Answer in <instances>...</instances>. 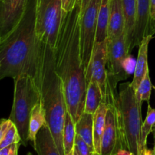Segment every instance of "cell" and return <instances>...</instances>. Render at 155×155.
<instances>
[{
	"label": "cell",
	"mask_w": 155,
	"mask_h": 155,
	"mask_svg": "<svg viewBox=\"0 0 155 155\" xmlns=\"http://www.w3.org/2000/svg\"><path fill=\"white\" fill-rule=\"evenodd\" d=\"M80 2L72 11L63 12L54 48L55 69L62 82L68 111L74 123L84 113L87 82L80 48Z\"/></svg>",
	"instance_id": "obj_1"
},
{
	"label": "cell",
	"mask_w": 155,
	"mask_h": 155,
	"mask_svg": "<svg viewBox=\"0 0 155 155\" xmlns=\"http://www.w3.org/2000/svg\"><path fill=\"white\" fill-rule=\"evenodd\" d=\"M79 0H61L62 9L64 12H69L75 8Z\"/></svg>",
	"instance_id": "obj_29"
},
{
	"label": "cell",
	"mask_w": 155,
	"mask_h": 155,
	"mask_svg": "<svg viewBox=\"0 0 155 155\" xmlns=\"http://www.w3.org/2000/svg\"><path fill=\"white\" fill-rule=\"evenodd\" d=\"M151 18V0H137V18L133 47L139 46L142 39L154 33Z\"/></svg>",
	"instance_id": "obj_12"
},
{
	"label": "cell",
	"mask_w": 155,
	"mask_h": 155,
	"mask_svg": "<svg viewBox=\"0 0 155 155\" xmlns=\"http://www.w3.org/2000/svg\"><path fill=\"white\" fill-rule=\"evenodd\" d=\"M93 125L94 114L84 112L80 120L76 123V133L94 150Z\"/></svg>",
	"instance_id": "obj_19"
},
{
	"label": "cell",
	"mask_w": 155,
	"mask_h": 155,
	"mask_svg": "<svg viewBox=\"0 0 155 155\" xmlns=\"http://www.w3.org/2000/svg\"><path fill=\"white\" fill-rule=\"evenodd\" d=\"M27 155H33V154H32V153H30V152H29V153H27Z\"/></svg>",
	"instance_id": "obj_37"
},
{
	"label": "cell",
	"mask_w": 155,
	"mask_h": 155,
	"mask_svg": "<svg viewBox=\"0 0 155 155\" xmlns=\"http://www.w3.org/2000/svg\"><path fill=\"white\" fill-rule=\"evenodd\" d=\"M151 90H152V84H151V79H150L149 70H148L139 87L135 91V94H136V97L138 101L140 104H142L143 101H147L148 103H149Z\"/></svg>",
	"instance_id": "obj_24"
},
{
	"label": "cell",
	"mask_w": 155,
	"mask_h": 155,
	"mask_svg": "<svg viewBox=\"0 0 155 155\" xmlns=\"http://www.w3.org/2000/svg\"><path fill=\"white\" fill-rule=\"evenodd\" d=\"M154 89H155V88H154Z\"/></svg>",
	"instance_id": "obj_42"
},
{
	"label": "cell",
	"mask_w": 155,
	"mask_h": 155,
	"mask_svg": "<svg viewBox=\"0 0 155 155\" xmlns=\"http://www.w3.org/2000/svg\"><path fill=\"white\" fill-rule=\"evenodd\" d=\"M15 143L22 144V141H21V138L19 134V132H18L16 126L14 124L11 127V128L9 129L8 131L7 132L4 138L2 140H0V149L5 148V147H8Z\"/></svg>",
	"instance_id": "obj_25"
},
{
	"label": "cell",
	"mask_w": 155,
	"mask_h": 155,
	"mask_svg": "<svg viewBox=\"0 0 155 155\" xmlns=\"http://www.w3.org/2000/svg\"><path fill=\"white\" fill-rule=\"evenodd\" d=\"M151 18L153 27H154V30H155V0H151Z\"/></svg>",
	"instance_id": "obj_31"
},
{
	"label": "cell",
	"mask_w": 155,
	"mask_h": 155,
	"mask_svg": "<svg viewBox=\"0 0 155 155\" xmlns=\"http://www.w3.org/2000/svg\"><path fill=\"white\" fill-rule=\"evenodd\" d=\"M107 40L104 42L95 44L92 59L86 72L87 84L90 81L97 82L102 91L104 100L107 86V71L106 70V64L107 63Z\"/></svg>",
	"instance_id": "obj_9"
},
{
	"label": "cell",
	"mask_w": 155,
	"mask_h": 155,
	"mask_svg": "<svg viewBox=\"0 0 155 155\" xmlns=\"http://www.w3.org/2000/svg\"><path fill=\"white\" fill-rule=\"evenodd\" d=\"M110 3V0H102V2H101V7L99 9V13H98V25H97L95 45L104 42L107 40Z\"/></svg>",
	"instance_id": "obj_20"
},
{
	"label": "cell",
	"mask_w": 155,
	"mask_h": 155,
	"mask_svg": "<svg viewBox=\"0 0 155 155\" xmlns=\"http://www.w3.org/2000/svg\"><path fill=\"white\" fill-rule=\"evenodd\" d=\"M41 103L46 124L49 127L61 155H65L64 148V127L68 111L63 85L55 69L54 48L42 42L40 74Z\"/></svg>",
	"instance_id": "obj_3"
},
{
	"label": "cell",
	"mask_w": 155,
	"mask_h": 155,
	"mask_svg": "<svg viewBox=\"0 0 155 155\" xmlns=\"http://www.w3.org/2000/svg\"><path fill=\"white\" fill-rule=\"evenodd\" d=\"M125 19L122 0H110L107 40H113L124 33Z\"/></svg>",
	"instance_id": "obj_13"
},
{
	"label": "cell",
	"mask_w": 155,
	"mask_h": 155,
	"mask_svg": "<svg viewBox=\"0 0 155 155\" xmlns=\"http://www.w3.org/2000/svg\"><path fill=\"white\" fill-rule=\"evenodd\" d=\"M76 136V124L69 112L67 111L64 127V148L65 154L74 149Z\"/></svg>",
	"instance_id": "obj_22"
},
{
	"label": "cell",
	"mask_w": 155,
	"mask_h": 155,
	"mask_svg": "<svg viewBox=\"0 0 155 155\" xmlns=\"http://www.w3.org/2000/svg\"><path fill=\"white\" fill-rule=\"evenodd\" d=\"M74 155H78V154H77V151H75V148H74Z\"/></svg>",
	"instance_id": "obj_36"
},
{
	"label": "cell",
	"mask_w": 155,
	"mask_h": 155,
	"mask_svg": "<svg viewBox=\"0 0 155 155\" xmlns=\"http://www.w3.org/2000/svg\"><path fill=\"white\" fill-rule=\"evenodd\" d=\"M154 150H155V143H154Z\"/></svg>",
	"instance_id": "obj_40"
},
{
	"label": "cell",
	"mask_w": 155,
	"mask_h": 155,
	"mask_svg": "<svg viewBox=\"0 0 155 155\" xmlns=\"http://www.w3.org/2000/svg\"><path fill=\"white\" fill-rule=\"evenodd\" d=\"M115 155H133L132 154L131 151H130L129 150L125 149V148H120V149L118 150L117 151V153Z\"/></svg>",
	"instance_id": "obj_34"
},
{
	"label": "cell",
	"mask_w": 155,
	"mask_h": 155,
	"mask_svg": "<svg viewBox=\"0 0 155 155\" xmlns=\"http://www.w3.org/2000/svg\"><path fill=\"white\" fill-rule=\"evenodd\" d=\"M101 2L102 0H90L80 17V48L85 72L89 68L95 47L98 13Z\"/></svg>",
	"instance_id": "obj_7"
},
{
	"label": "cell",
	"mask_w": 155,
	"mask_h": 155,
	"mask_svg": "<svg viewBox=\"0 0 155 155\" xmlns=\"http://www.w3.org/2000/svg\"><path fill=\"white\" fill-rule=\"evenodd\" d=\"M33 146L38 155H61L47 124L37 133Z\"/></svg>",
	"instance_id": "obj_16"
},
{
	"label": "cell",
	"mask_w": 155,
	"mask_h": 155,
	"mask_svg": "<svg viewBox=\"0 0 155 155\" xmlns=\"http://www.w3.org/2000/svg\"><path fill=\"white\" fill-rule=\"evenodd\" d=\"M154 143H155V141H154Z\"/></svg>",
	"instance_id": "obj_41"
},
{
	"label": "cell",
	"mask_w": 155,
	"mask_h": 155,
	"mask_svg": "<svg viewBox=\"0 0 155 155\" xmlns=\"http://www.w3.org/2000/svg\"><path fill=\"white\" fill-rule=\"evenodd\" d=\"M102 102H104V96L101 87L97 82L90 81L87 84L84 112L95 114Z\"/></svg>",
	"instance_id": "obj_18"
},
{
	"label": "cell",
	"mask_w": 155,
	"mask_h": 155,
	"mask_svg": "<svg viewBox=\"0 0 155 155\" xmlns=\"http://www.w3.org/2000/svg\"><path fill=\"white\" fill-rule=\"evenodd\" d=\"M107 63L109 70L107 71V78L109 81L117 86L119 82L127 80L128 75L125 72L123 63L128 54L125 34L113 40H107Z\"/></svg>",
	"instance_id": "obj_8"
},
{
	"label": "cell",
	"mask_w": 155,
	"mask_h": 155,
	"mask_svg": "<svg viewBox=\"0 0 155 155\" xmlns=\"http://www.w3.org/2000/svg\"><path fill=\"white\" fill-rule=\"evenodd\" d=\"M136 61H137V59L135 58L130 54L125 58L124 63H123V67H124V71L127 73V75L134 74L135 71H136Z\"/></svg>",
	"instance_id": "obj_27"
},
{
	"label": "cell",
	"mask_w": 155,
	"mask_h": 155,
	"mask_svg": "<svg viewBox=\"0 0 155 155\" xmlns=\"http://www.w3.org/2000/svg\"><path fill=\"white\" fill-rule=\"evenodd\" d=\"M74 149H73L71 152L68 153V154H66L65 155H74Z\"/></svg>",
	"instance_id": "obj_35"
},
{
	"label": "cell",
	"mask_w": 155,
	"mask_h": 155,
	"mask_svg": "<svg viewBox=\"0 0 155 155\" xmlns=\"http://www.w3.org/2000/svg\"><path fill=\"white\" fill-rule=\"evenodd\" d=\"M14 81L13 104L8 118L16 126L22 145L26 146L29 141V123L32 110L41 102L40 88L30 76H19Z\"/></svg>",
	"instance_id": "obj_5"
},
{
	"label": "cell",
	"mask_w": 155,
	"mask_h": 155,
	"mask_svg": "<svg viewBox=\"0 0 155 155\" xmlns=\"http://www.w3.org/2000/svg\"><path fill=\"white\" fill-rule=\"evenodd\" d=\"M107 108L108 107L106 103L102 102L94 114V150L95 154L98 155H101V141L105 127L106 114H107Z\"/></svg>",
	"instance_id": "obj_17"
},
{
	"label": "cell",
	"mask_w": 155,
	"mask_h": 155,
	"mask_svg": "<svg viewBox=\"0 0 155 155\" xmlns=\"http://www.w3.org/2000/svg\"><path fill=\"white\" fill-rule=\"evenodd\" d=\"M139 155H154V154L153 150L148 149V148L145 146L141 149L140 154H139Z\"/></svg>",
	"instance_id": "obj_33"
},
{
	"label": "cell",
	"mask_w": 155,
	"mask_h": 155,
	"mask_svg": "<svg viewBox=\"0 0 155 155\" xmlns=\"http://www.w3.org/2000/svg\"><path fill=\"white\" fill-rule=\"evenodd\" d=\"M46 124V119L42 103L39 102L33 107L29 123V141L34 143L37 133Z\"/></svg>",
	"instance_id": "obj_21"
},
{
	"label": "cell",
	"mask_w": 155,
	"mask_h": 155,
	"mask_svg": "<svg viewBox=\"0 0 155 155\" xmlns=\"http://www.w3.org/2000/svg\"><path fill=\"white\" fill-rule=\"evenodd\" d=\"M104 102L110 103L114 107L119 131V148L139 155L142 133V104L138 101L131 83H122L119 92L116 86L108 83Z\"/></svg>",
	"instance_id": "obj_4"
},
{
	"label": "cell",
	"mask_w": 155,
	"mask_h": 155,
	"mask_svg": "<svg viewBox=\"0 0 155 155\" xmlns=\"http://www.w3.org/2000/svg\"><path fill=\"white\" fill-rule=\"evenodd\" d=\"M61 0H36V32L41 42L55 48L63 18Z\"/></svg>",
	"instance_id": "obj_6"
},
{
	"label": "cell",
	"mask_w": 155,
	"mask_h": 155,
	"mask_svg": "<svg viewBox=\"0 0 155 155\" xmlns=\"http://www.w3.org/2000/svg\"><path fill=\"white\" fill-rule=\"evenodd\" d=\"M36 0H29L15 28L0 41V79L27 75L40 86L42 42L36 32Z\"/></svg>",
	"instance_id": "obj_2"
},
{
	"label": "cell",
	"mask_w": 155,
	"mask_h": 155,
	"mask_svg": "<svg viewBox=\"0 0 155 155\" xmlns=\"http://www.w3.org/2000/svg\"><path fill=\"white\" fill-rule=\"evenodd\" d=\"M14 123L10 119H2L1 124H0V140L4 138L7 132L11 128Z\"/></svg>",
	"instance_id": "obj_28"
},
{
	"label": "cell",
	"mask_w": 155,
	"mask_h": 155,
	"mask_svg": "<svg viewBox=\"0 0 155 155\" xmlns=\"http://www.w3.org/2000/svg\"><path fill=\"white\" fill-rule=\"evenodd\" d=\"M153 151H154V155H155V150H153Z\"/></svg>",
	"instance_id": "obj_38"
},
{
	"label": "cell",
	"mask_w": 155,
	"mask_h": 155,
	"mask_svg": "<svg viewBox=\"0 0 155 155\" xmlns=\"http://www.w3.org/2000/svg\"><path fill=\"white\" fill-rule=\"evenodd\" d=\"M93 155H98V154H95V153H94Z\"/></svg>",
	"instance_id": "obj_39"
},
{
	"label": "cell",
	"mask_w": 155,
	"mask_h": 155,
	"mask_svg": "<svg viewBox=\"0 0 155 155\" xmlns=\"http://www.w3.org/2000/svg\"><path fill=\"white\" fill-rule=\"evenodd\" d=\"M90 0H80V17L83 15V12H85L86 8H87Z\"/></svg>",
	"instance_id": "obj_32"
},
{
	"label": "cell",
	"mask_w": 155,
	"mask_h": 155,
	"mask_svg": "<svg viewBox=\"0 0 155 155\" xmlns=\"http://www.w3.org/2000/svg\"><path fill=\"white\" fill-rule=\"evenodd\" d=\"M105 127L101 141V155H115L119 148V131L114 107L110 103H106Z\"/></svg>",
	"instance_id": "obj_11"
},
{
	"label": "cell",
	"mask_w": 155,
	"mask_h": 155,
	"mask_svg": "<svg viewBox=\"0 0 155 155\" xmlns=\"http://www.w3.org/2000/svg\"><path fill=\"white\" fill-rule=\"evenodd\" d=\"M122 2L125 19L124 34L128 53L130 54L134 48L133 41L137 18V0H122Z\"/></svg>",
	"instance_id": "obj_14"
},
{
	"label": "cell",
	"mask_w": 155,
	"mask_h": 155,
	"mask_svg": "<svg viewBox=\"0 0 155 155\" xmlns=\"http://www.w3.org/2000/svg\"><path fill=\"white\" fill-rule=\"evenodd\" d=\"M152 37L153 35H148V36H145L142 39V42L139 45L136 71H135L134 76H133V80L131 83L132 87L135 91L139 87L142 80L145 77L147 71L149 70L148 64V45H149V42Z\"/></svg>",
	"instance_id": "obj_15"
},
{
	"label": "cell",
	"mask_w": 155,
	"mask_h": 155,
	"mask_svg": "<svg viewBox=\"0 0 155 155\" xmlns=\"http://www.w3.org/2000/svg\"><path fill=\"white\" fill-rule=\"evenodd\" d=\"M29 0H1L0 41L3 40L21 21Z\"/></svg>",
	"instance_id": "obj_10"
},
{
	"label": "cell",
	"mask_w": 155,
	"mask_h": 155,
	"mask_svg": "<svg viewBox=\"0 0 155 155\" xmlns=\"http://www.w3.org/2000/svg\"><path fill=\"white\" fill-rule=\"evenodd\" d=\"M155 126V109L152 108L148 103V111L145 122L142 124L141 133V148L146 146L147 139L150 133L152 132L153 127ZM141 148V149H142Z\"/></svg>",
	"instance_id": "obj_23"
},
{
	"label": "cell",
	"mask_w": 155,
	"mask_h": 155,
	"mask_svg": "<svg viewBox=\"0 0 155 155\" xmlns=\"http://www.w3.org/2000/svg\"><path fill=\"white\" fill-rule=\"evenodd\" d=\"M74 148L78 155H93L95 153L94 150L91 148L86 144V142L77 134L76 136Z\"/></svg>",
	"instance_id": "obj_26"
},
{
	"label": "cell",
	"mask_w": 155,
	"mask_h": 155,
	"mask_svg": "<svg viewBox=\"0 0 155 155\" xmlns=\"http://www.w3.org/2000/svg\"><path fill=\"white\" fill-rule=\"evenodd\" d=\"M22 145L21 143H15L9 145L8 154V155H18V149L20 145Z\"/></svg>",
	"instance_id": "obj_30"
}]
</instances>
